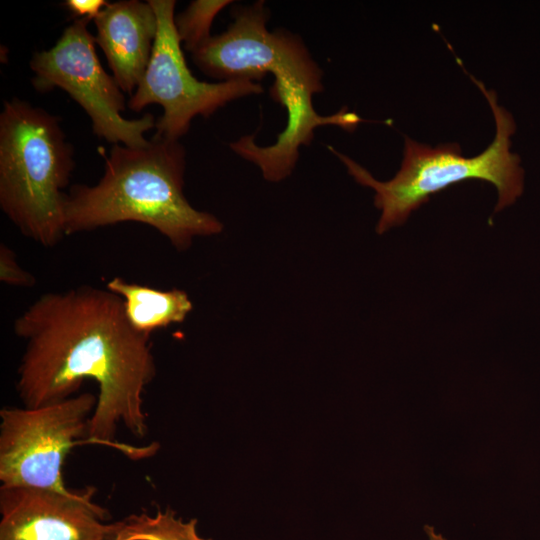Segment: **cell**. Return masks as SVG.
Here are the masks:
<instances>
[{"label":"cell","instance_id":"1","mask_svg":"<svg viewBox=\"0 0 540 540\" xmlns=\"http://www.w3.org/2000/svg\"><path fill=\"white\" fill-rule=\"evenodd\" d=\"M13 330L25 343L16 380L24 407L70 398L92 379L99 394L90 443L133 460L156 453V443L139 448L117 440L120 426L136 438L147 435L143 394L157 374L150 335L131 326L120 296L88 284L46 292L14 320Z\"/></svg>","mask_w":540,"mask_h":540},{"label":"cell","instance_id":"2","mask_svg":"<svg viewBox=\"0 0 540 540\" xmlns=\"http://www.w3.org/2000/svg\"><path fill=\"white\" fill-rule=\"evenodd\" d=\"M95 185L77 184L66 192V236L123 223L151 226L177 250L188 249L197 236L223 230L214 215L195 209L186 199V152L179 141L152 138L144 147L115 144Z\"/></svg>","mask_w":540,"mask_h":540},{"label":"cell","instance_id":"3","mask_svg":"<svg viewBox=\"0 0 540 540\" xmlns=\"http://www.w3.org/2000/svg\"><path fill=\"white\" fill-rule=\"evenodd\" d=\"M60 118L29 102L0 114V208L26 237L54 247L65 236L64 200L75 167Z\"/></svg>","mask_w":540,"mask_h":540},{"label":"cell","instance_id":"4","mask_svg":"<svg viewBox=\"0 0 540 540\" xmlns=\"http://www.w3.org/2000/svg\"><path fill=\"white\" fill-rule=\"evenodd\" d=\"M470 78L486 97L496 123L493 142L477 156H463L455 143L433 148L405 137L400 170L391 180L380 182L360 164L328 146L356 182L375 191L374 204L381 210L377 233L382 234L403 224L411 212L426 203L431 195L465 180L481 179L497 188L495 212L511 205L521 195L523 169L520 157L510 150V137L515 132L513 117L498 105L494 91L487 90L473 76Z\"/></svg>","mask_w":540,"mask_h":540},{"label":"cell","instance_id":"5","mask_svg":"<svg viewBox=\"0 0 540 540\" xmlns=\"http://www.w3.org/2000/svg\"><path fill=\"white\" fill-rule=\"evenodd\" d=\"M97 397L89 392L36 407L0 410L1 486L68 492L63 465L77 445L90 443Z\"/></svg>","mask_w":540,"mask_h":540},{"label":"cell","instance_id":"6","mask_svg":"<svg viewBox=\"0 0 540 540\" xmlns=\"http://www.w3.org/2000/svg\"><path fill=\"white\" fill-rule=\"evenodd\" d=\"M90 21L75 19L53 47L33 54L29 65L33 87L41 93L64 90L89 116L93 133L109 143L128 147L148 145L144 134L155 128L156 119L145 113L126 119L123 91L102 67L95 38L87 29Z\"/></svg>","mask_w":540,"mask_h":540},{"label":"cell","instance_id":"7","mask_svg":"<svg viewBox=\"0 0 540 540\" xmlns=\"http://www.w3.org/2000/svg\"><path fill=\"white\" fill-rule=\"evenodd\" d=\"M158 31L150 62L128 107L140 112L150 104H159L163 114L156 120L152 138L179 141L193 118L209 117L219 108L239 98L261 94L258 82L230 80L210 83L198 80L188 68L175 27L174 0H149Z\"/></svg>","mask_w":540,"mask_h":540},{"label":"cell","instance_id":"8","mask_svg":"<svg viewBox=\"0 0 540 540\" xmlns=\"http://www.w3.org/2000/svg\"><path fill=\"white\" fill-rule=\"evenodd\" d=\"M233 22L192 53L204 74L220 81H260L267 73L286 75L313 94L320 93L323 72L301 37L287 30L270 32V12L262 0L231 10Z\"/></svg>","mask_w":540,"mask_h":540},{"label":"cell","instance_id":"9","mask_svg":"<svg viewBox=\"0 0 540 540\" xmlns=\"http://www.w3.org/2000/svg\"><path fill=\"white\" fill-rule=\"evenodd\" d=\"M96 491L0 486V540H111L115 522H106Z\"/></svg>","mask_w":540,"mask_h":540},{"label":"cell","instance_id":"10","mask_svg":"<svg viewBox=\"0 0 540 540\" xmlns=\"http://www.w3.org/2000/svg\"><path fill=\"white\" fill-rule=\"evenodd\" d=\"M270 93L287 111L285 129L276 142L262 147L255 142L254 135H246L229 144L237 155L257 165L267 181L279 182L291 174L299 157V147L311 143L315 128L336 125L353 131L363 121L346 108L333 115H319L312 103L314 94L286 75L274 76Z\"/></svg>","mask_w":540,"mask_h":540},{"label":"cell","instance_id":"11","mask_svg":"<svg viewBox=\"0 0 540 540\" xmlns=\"http://www.w3.org/2000/svg\"><path fill=\"white\" fill-rule=\"evenodd\" d=\"M102 49L121 90L132 95L152 55L158 20L151 4L139 0L109 3L94 19Z\"/></svg>","mask_w":540,"mask_h":540},{"label":"cell","instance_id":"12","mask_svg":"<svg viewBox=\"0 0 540 540\" xmlns=\"http://www.w3.org/2000/svg\"><path fill=\"white\" fill-rule=\"evenodd\" d=\"M106 289L121 297L131 326L144 334L183 322L192 311L188 294L180 289L159 290L116 276Z\"/></svg>","mask_w":540,"mask_h":540},{"label":"cell","instance_id":"13","mask_svg":"<svg viewBox=\"0 0 540 540\" xmlns=\"http://www.w3.org/2000/svg\"><path fill=\"white\" fill-rule=\"evenodd\" d=\"M197 523L185 521L171 508L141 512L115 522L111 540H212L199 535Z\"/></svg>","mask_w":540,"mask_h":540},{"label":"cell","instance_id":"14","mask_svg":"<svg viewBox=\"0 0 540 540\" xmlns=\"http://www.w3.org/2000/svg\"><path fill=\"white\" fill-rule=\"evenodd\" d=\"M230 3L233 1L194 0L175 16L176 32L186 51L194 53L212 37L210 29L214 18Z\"/></svg>","mask_w":540,"mask_h":540},{"label":"cell","instance_id":"15","mask_svg":"<svg viewBox=\"0 0 540 540\" xmlns=\"http://www.w3.org/2000/svg\"><path fill=\"white\" fill-rule=\"evenodd\" d=\"M0 280L19 288H32L37 282L31 272L18 264L15 252L3 243L0 245Z\"/></svg>","mask_w":540,"mask_h":540},{"label":"cell","instance_id":"16","mask_svg":"<svg viewBox=\"0 0 540 540\" xmlns=\"http://www.w3.org/2000/svg\"><path fill=\"white\" fill-rule=\"evenodd\" d=\"M109 4L105 0H66L62 5L76 19L91 21Z\"/></svg>","mask_w":540,"mask_h":540},{"label":"cell","instance_id":"17","mask_svg":"<svg viewBox=\"0 0 540 540\" xmlns=\"http://www.w3.org/2000/svg\"><path fill=\"white\" fill-rule=\"evenodd\" d=\"M430 538H431V540H441L440 537H437V536H435V535H432Z\"/></svg>","mask_w":540,"mask_h":540}]
</instances>
